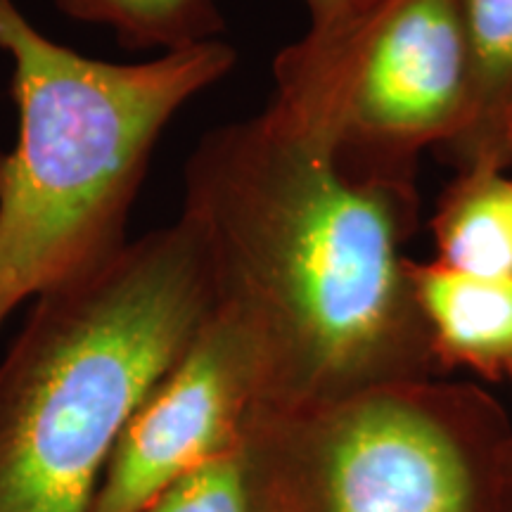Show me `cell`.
Instances as JSON below:
<instances>
[{
	"instance_id": "3",
	"label": "cell",
	"mask_w": 512,
	"mask_h": 512,
	"mask_svg": "<svg viewBox=\"0 0 512 512\" xmlns=\"http://www.w3.org/2000/svg\"><path fill=\"white\" fill-rule=\"evenodd\" d=\"M19 136L0 155V325L27 299L102 264L176 114L233 72L207 41L145 62H105L53 41L17 0H0Z\"/></svg>"
},
{
	"instance_id": "11",
	"label": "cell",
	"mask_w": 512,
	"mask_h": 512,
	"mask_svg": "<svg viewBox=\"0 0 512 512\" xmlns=\"http://www.w3.org/2000/svg\"><path fill=\"white\" fill-rule=\"evenodd\" d=\"M138 512H254L242 448L188 472Z\"/></svg>"
},
{
	"instance_id": "4",
	"label": "cell",
	"mask_w": 512,
	"mask_h": 512,
	"mask_svg": "<svg viewBox=\"0 0 512 512\" xmlns=\"http://www.w3.org/2000/svg\"><path fill=\"white\" fill-rule=\"evenodd\" d=\"M503 403L470 382H394L259 411L242 444L254 512H501Z\"/></svg>"
},
{
	"instance_id": "7",
	"label": "cell",
	"mask_w": 512,
	"mask_h": 512,
	"mask_svg": "<svg viewBox=\"0 0 512 512\" xmlns=\"http://www.w3.org/2000/svg\"><path fill=\"white\" fill-rule=\"evenodd\" d=\"M411 280L439 373L463 368L512 382V275L482 278L411 259Z\"/></svg>"
},
{
	"instance_id": "9",
	"label": "cell",
	"mask_w": 512,
	"mask_h": 512,
	"mask_svg": "<svg viewBox=\"0 0 512 512\" xmlns=\"http://www.w3.org/2000/svg\"><path fill=\"white\" fill-rule=\"evenodd\" d=\"M470 60V117L441 155L458 171L498 166V140L512 110V0H458Z\"/></svg>"
},
{
	"instance_id": "6",
	"label": "cell",
	"mask_w": 512,
	"mask_h": 512,
	"mask_svg": "<svg viewBox=\"0 0 512 512\" xmlns=\"http://www.w3.org/2000/svg\"><path fill=\"white\" fill-rule=\"evenodd\" d=\"M259 408L252 342L228 313L214 309L126 422L91 512H138L188 472L240 451Z\"/></svg>"
},
{
	"instance_id": "2",
	"label": "cell",
	"mask_w": 512,
	"mask_h": 512,
	"mask_svg": "<svg viewBox=\"0 0 512 512\" xmlns=\"http://www.w3.org/2000/svg\"><path fill=\"white\" fill-rule=\"evenodd\" d=\"M211 311L181 219L38 294L0 361V512H91L126 422Z\"/></svg>"
},
{
	"instance_id": "13",
	"label": "cell",
	"mask_w": 512,
	"mask_h": 512,
	"mask_svg": "<svg viewBox=\"0 0 512 512\" xmlns=\"http://www.w3.org/2000/svg\"><path fill=\"white\" fill-rule=\"evenodd\" d=\"M501 512H512V458H510V467H508V482H505L503 510Z\"/></svg>"
},
{
	"instance_id": "8",
	"label": "cell",
	"mask_w": 512,
	"mask_h": 512,
	"mask_svg": "<svg viewBox=\"0 0 512 512\" xmlns=\"http://www.w3.org/2000/svg\"><path fill=\"white\" fill-rule=\"evenodd\" d=\"M430 228L437 264L482 278L512 275V178L494 166L458 171Z\"/></svg>"
},
{
	"instance_id": "10",
	"label": "cell",
	"mask_w": 512,
	"mask_h": 512,
	"mask_svg": "<svg viewBox=\"0 0 512 512\" xmlns=\"http://www.w3.org/2000/svg\"><path fill=\"white\" fill-rule=\"evenodd\" d=\"M62 15L114 31L131 50H176L221 36L223 15L216 0H53Z\"/></svg>"
},
{
	"instance_id": "5",
	"label": "cell",
	"mask_w": 512,
	"mask_h": 512,
	"mask_svg": "<svg viewBox=\"0 0 512 512\" xmlns=\"http://www.w3.org/2000/svg\"><path fill=\"white\" fill-rule=\"evenodd\" d=\"M309 29L273 62L275 119L363 183L415 185L422 152L470 117L458 0H304Z\"/></svg>"
},
{
	"instance_id": "1",
	"label": "cell",
	"mask_w": 512,
	"mask_h": 512,
	"mask_svg": "<svg viewBox=\"0 0 512 512\" xmlns=\"http://www.w3.org/2000/svg\"><path fill=\"white\" fill-rule=\"evenodd\" d=\"M418 211V185L356 181L268 110L202 136L178 219L256 351L259 411L441 375L403 252Z\"/></svg>"
},
{
	"instance_id": "12",
	"label": "cell",
	"mask_w": 512,
	"mask_h": 512,
	"mask_svg": "<svg viewBox=\"0 0 512 512\" xmlns=\"http://www.w3.org/2000/svg\"><path fill=\"white\" fill-rule=\"evenodd\" d=\"M498 166L501 169H512V110L503 121L501 140H498Z\"/></svg>"
}]
</instances>
